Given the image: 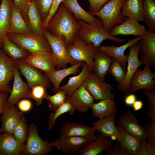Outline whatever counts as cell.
<instances>
[{"instance_id": "ffe728a7", "label": "cell", "mask_w": 155, "mask_h": 155, "mask_svg": "<svg viewBox=\"0 0 155 155\" xmlns=\"http://www.w3.org/2000/svg\"><path fill=\"white\" fill-rule=\"evenodd\" d=\"M118 126L128 133L141 140L146 139L143 127L131 111L128 110L119 118Z\"/></svg>"}, {"instance_id": "e575fe53", "label": "cell", "mask_w": 155, "mask_h": 155, "mask_svg": "<svg viewBox=\"0 0 155 155\" xmlns=\"http://www.w3.org/2000/svg\"><path fill=\"white\" fill-rule=\"evenodd\" d=\"M28 23L33 33L43 34L42 21L39 11L34 0L30 3L27 12Z\"/></svg>"}, {"instance_id": "f6af8a7d", "label": "cell", "mask_w": 155, "mask_h": 155, "mask_svg": "<svg viewBox=\"0 0 155 155\" xmlns=\"http://www.w3.org/2000/svg\"><path fill=\"white\" fill-rule=\"evenodd\" d=\"M146 139L155 146V120L146 123L143 127Z\"/></svg>"}, {"instance_id": "6f0895ef", "label": "cell", "mask_w": 155, "mask_h": 155, "mask_svg": "<svg viewBox=\"0 0 155 155\" xmlns=\"http://www.w3.org/2000/svg\"><path fill=\"white\" fill-rule=\"evenodd\" d=\"M1 45H2V44L0 43V47L1 46Z\"/></svg>"}, {"instance_id": "5b68a950", "label": "cell", "mask_w": 155, "mask_h": 155, "mask_svg": "<svg viewBox=\"0 0 155 155\" xmlns=\"http://www.w3.org/2000/svg\"><path fill=\"white\" fill-rule=\"evenodd\" d=\"M98 48L94 47L92 44H86L76 34L73 43L67 47V50L73 60L77 62H86L88 65L91 71L94 72V65L93 57Z\"/></svg>"}, {"instance_id": "60d3db41", "label": "cell", "mask_w": 155, "mask_h": 155, "mask_svg": "<svg viewBox=\"0 0 155 155\" xmlns=\"http://www.w3.org/2000/svg\"><path fill=\"white\" fill-rule=\"evenodd\" d=\"M26 120L23 116L20 122L15 127L13 135L19 142L25 144L28 133Z\"/></svg>"}, {"instance_id": "e0dca14e", "label": "cell", "mask_w": 155, "mask_h": 155, "mask_svg": "<svg viewBox=\"0 0 155 155\" xmlns=\"http://www.w3.org/2000/svg\"><path fill=\"white\" fill-rule=\"evenodd\" d=\"M14 61L0 49V92L9 93V84L14 77Z\"/></svg>"}, {"instance_id": "74e56055", "label": "cell", "mask_w": 155, "mask_h": 155, "mask_svg": "<svg viewBox=\"0 0 155 155\" xmlns=\"http://www.w3.org/2000/svg\"><path fill=\"white\" fill-rule=\"evenodd\" d=\"M75 110L67 98L65 101L50 115L48 122L49 129L51 130L53 128L57 118L61 115L66 113L72 115Z\"/></svg>"}, {"instance_id": "f546056e", "label": "cell", "mask_w": 155, "mask_h": 155, "mask_svg": "<svg viewBox=\"0 0 155 155\" xmlns=\"http://www.w3.org/2000/svg\"><path fill=\"white\" fill-rule=\"evenodd\" d=\"M93 116L99 119H103L115 113L117 107L114 98H106L93 103L91 108Z\"/></svg>"}, {"instance_id": "d590c367", "label": "cell", "mask_w": 155, "mask_h": 155, "mask_svg": "<svg viewBox=\"0 0 155 155\" xmlns=\"http://www.w3.org/2000/svg\"><path fill=\"white\" fill-rule=\"evenodd\" d=\"M117 127L121 140L120 145L129 155H135L139 149L141 140L129 134L118 125Z\"/></svg>"}, {"instance_id": "8d00e7d4", "label": "cell", "mask_w": 155, "mask_h": 155, "mask_svg": "<svg viewBox=\"0 0 155 155\" xmlns=\"http://www.w3.org/2000/svg\"><path fill=\"white\" fill-rule=\"evenodd\" d=\"M144 22L148 30H155V0H142Z\"/></svg>"}, {"instance_id": "11a10c76", "label": "cell", "mask_w": 155, "mask_h": 155, "mask_svg": "<svg viewBox=\"0 0 155 155\" xmlns=\"http://www.w3.org/2000/svg\"><path fill=\"white\" fill-rule=\"evenodd\" d=\"M147 155H155V146L148 141L147 145Z\"/></svg>"}, {"instance_id": "ab89813d", "label": "cell", "mask_w": 155, "mask_h": 155, "mask_svg": "<svg viewBox=\"0 0 155 155\" xmlns=\"http://www.w3.org/2000/svg\"><path fill=\"white\" fill-rule=\"evenodd\" d=\"M126 71L117 59L114 58L111 64L108 73L112 75L118 83L122 82L126 74Z\"/></svg>"}, {"instance_id": "1f68e13d", "label": "cell", "mask_w": 155, "mask_h": 155, "mask_svg": "<svg viewBox=\"0 0 155 155\" xmlns=\"http://www.w3.org/2000/svg\"><path fill=\"white\" fill-rule=\"evenodd\" d=\"M91 72L88 64L84 62L82 65V69L80 73L77 75L70 77L66 84L59 87L58 90H64L67 96L71 95L82 85L86 78Z\"/></svg>"}, {"instance_id": "7bdbcfd3", "label": "cell", "mask_w": 155, "mask_h": 155, "mask_svg": "<svg viewBox=\"0 0 155 155\" xmlns=\"http://www.w3.org/2000/svg\"><path fill=\"white\" fill-rule=\"evenodd\" d=\"M46 88V86L42 84L36 85L30 88V98L34 99L37 105H40L45 98L47 93Z\"/></svg>"}, {"instance_id": "ba28073f", "label": "cell", "mask_w": 155, "mask_h": 155, "mask_svg": "<svg viewBox=\"0 0 155 155\" xmlns=\"http://www.w3.org/2000/svg\"><path fill=\"white\" fill-rule=\"evenodd\" d=\"M23 153L29 155H44L52 150V146L47 140H42L39 136L37 127L33 123L30 125Z\"/></svg>"}, {"instance_id": "7402d4cb", "label": "cell", "mask_w": 155, "mask_h": 155, "mask_svg": "<svg viewBox=\"0 0 155 155\" xmlns=\"http://www.w3.org/2000/svg\"><path fill=\"white\" fill-rule=\"evenodd\" d=\"M2 114L0 133L13 134L15 127L24 116L23 113L18 111L14 106L6 105Z\"/></svg>"}, {"instance_id": "836d02e7", "label": "cell", "mask_w": 155, "mask_h": 155, "mask_svg": "<svg viewBox=\"0 0 155 155\" xmlns=\"http://www.w3.org/2000/svg\"><path fill=\"white\" fill-rule=\"evenodd\" d=\"M1 43L2 50L13 60L25 59L30 53L28 51L19 47L11 41L7 35L3 37Z\"/></svg>"}, {"instance_id": "cb8c5ba5", "label": "cell", "mask_w": 155, "mask_h": 155, "mask_svg": "<svg viewBox=\"0 0 155 155\" xmlns=\"http://www.w3.org/2000/svg\"><path fill=\"white\" fill-rule=\"evenodd\" d=\"M25 144L19 142L12 134H0V153L4 155H19L23 153Z\"/></svg>"}, {"instance_id": "d6a6232c", "label": "cell", "mask_w": 155, "mask_h": 155, "mask_svg": "<svg viewBox=\"0 0 155 155\" xmlns=\"http://www.w3.org/2000/svg\"><path fill=\"white\" fill-rule=\"evenodd\" d=\"M62 3L72 14L77 20H82L89 24L94 22L97 18L84 10L77 0H63Z\"/></svg>"}, {"instance_id": "6da1fadb", "label": "cell", "mask_w": 155, "mask_h": 155, "mask_svg": "<svg viewBox=\"0 0 155 155\" xmlns=\"http://www.w3.org/2000/svg\"><path fill=\"white\" fill-rule=\"evenodd\" d=\"M80 27L72 13L62 2L50 19L46 30L55 36L64 37L67 47L73 43Z\"/></svg>"}, {"instance_id": "d4e9b609", "label": "cell", "mask_w": 155, "mask_h": 155, "mask_svg": "<svg viewBox=\"0 0 155 155\" xmlns=\"http://www.w3.org/2000/svg\"><path fill=\"white\" fill-rule=\"evenodd\" d=\"M8 33L20 34L33 33L29 24L25 20L19 10L14 4L12 9Z\"/></svg>"}, {"instance_id": "8992f818", "label": "cell", "mask_w": 155, "mask_h": 155, "mask_svg": "<svg viewBox=\"0 0 155 155\" xmlns=\"http://www.w3.org/2000/svg\"><path fill=\"white\" fill-rule=\"evenodd\" d=\"M42 32L49 44L52 52L56 57V67L58 69L67 67L68 64L73 65L78 62L73 60L69 54L64 37L55 36L46 30L42 29Z\"/></svg>"}, {"instance_id": "52a82bcc", "label": "cell", "mask_w": 155, "mask_h": 155, "mask_svg": "<svg viewBox=\"0 0 155 155\" xmlns=\"http://www.w3.org/2000/svg\"><path fill=\"white\" fill-rule=\"evenodd\" d=\"M82 85L88 91L94 100H101L106 98H114L112 92V86L104 81L94 72H91Z\"/></svg>"}, {"instance_id": "f5cc1de1", "label": "cell", "mask_w": 155, "mask_h": 155, "mask_svg": "<svg viewBox=\"0 0 155 155\" xmlns=\"http://www.w3.org/2000/svg\"><path fill=\"white\" fill-rule=\"evenodd\" d=\"M148 141L146 139L141 140L139 149L135 155H147V145Z\"/></svg>"}, {"instance_id": "5bb4252c", "label": "cell", "mask_w": 155, "mask_h": 155, "mask_svg": "<svg viewBox=\"0 0 155 155\" xmlns=\"http://www.w3.org/2000/svg\"><path fill=\"white\" fill-rule=\"evenodd\" d=\"M155 79V73L149 67L145 65L143 69L138 68L131 79L129 93L142 89L154 90Z\"/></svg>"}, {"instance_id": "9c48e42d", "label": "cell", "mask_w": 155, "mask_h": 155, "mask_svg": "<svg viewBox=\"0 0 155 155\" xmlns=\"http://www.w3.org/2000/svg\"><path fill=\"white\" fill-rule=\"evenodd\" d=\"M24 60L40 71L44 72L45 74L55 70L57 65L56 57L52 52L40 51L30 53Z\"/></svg>"}, {"instance_id": "9a60e30c", "label": "cell", "mask_w": 155, "mask_h": 155, "mask_svg": "<svg viewBox=\"0 0 155 155\" xmlns=\"http://www.w3.org/2000/svg\"><path fill=\"white\" fill-rule=\"evenodd\" d=\"M96 131L94 126L89 127L82 124L67 121L61 128L59 138L69 136L80 137L92 141L98 138L95 134Z\"/></svg>"}, {"instance_id": "f907efd6", "label": "cell", "mask_w": 155, "mask_h": 155, "mask_svg": "<svg viewBox=\"0 0 155 155\" xmlns=\"http://www.w3.org/2000/svg\"><path fill=\"white\" fill-rule=\"evenodd\" d=\"M32 106L31 102L28 99H24L19 101L18 107L20 111L23 112H28L31 109Z\"/></svg>"}, {"instance_id": "8fae6325", "label": "cell", "mask_w": 155, "mask_h": 155, "mask_svg": "<svg viewBox=\"0 0 155 155\" xmlns=\"http://www.w3.org/2000/svg\"><path fill=\"white\" fill-rule=\"evenodd\" d=\"M19 73L26 78L30 88L36 85L42 84L47 88L51 87V82L49 78L43 75L41 71L32 67L23 59L14 60Z\"/></svg>"}, {"instance_id": "7dc6e473", "label": "cell", "mask_w": 155, "mask_h": 155, "mask_svg": "<svg viewBox=\"0 0 155 155\" xmlns=\"http://www.w3.org/2000/svg\"><path fill=\"white\" fill-rule=\"evenodd\" d=\"M63 0H53L49 14L45 20L43 22L42 29L46 30L48 24L50 19L57 11L59 5Z\"/></svg>"}, {"instance_id": "603a6c76", "label": "cell", "mask_w": 155, "mask_h": 155, "mask_svg": "<svg viewBox=\"0 0 155 155\" xmlns=\"http://www.w3.org/2000/svg\"><path fill=\"white\" fill-rule=\"evenodd\" d=\"M142 38V36H138L134 39H127L128 42L125 44L119 46L114 45H105L100 46L98 49L105 53L108 55L114 57L118 61L123 67L125 69L127 65V63L128 55L124 54L126 49L129 46L138 41Z\"/></svg>"}, {"instance_id": "4dcf8cb0", "label": "cell", "mask_w": 155, "mask_h": 155, "mask_svg": "<svg viewBox=\"0 0 155 155\" xmlns=\"http://www.w3.org/2000/svg\"><path fill=\"white\" fill-rule=\"evenodd\" d=\"M121 10L125 17L144 22L142 0H125L122 5Z\"/></svg>"}, {"instance_id": "7c38bea8", "label": "cell", "mask_w": 155, "mask_h": 155, "mask_svg": "<svg viewBox=\"0 0 155 155\" xmlns=\"http://www.w3.org/2000/svg\"><path fill=\"white\" fill-rule=\"evenodd\" d=\"M138 41L128 47L129 54L128 55L126 75L123 81L118 83L117 84L118 89L125 94L129 93L128 90L131 79L138 67L143 65L139 59V47Z\"/></svg>"}, {"instance_id": "9f6ffc18", "label": "cell", "mask_w": 155, "mask_h": 155, "mask_svg": "<svg viewBox=\"0 0 155 155\" xmlns=\"http://www.w3.org/2000/svg\"><path fill=\"white\" fill-rule=\"evenodd\" d=\"M143 105V102L140 100L135 101L132 105L133 110L137 111L141 109Z\"/></svg>"}, {"instance_id": "bcb514c9", "label": "cell", "mask_w": 155, "mask_h": 155, "mask_svg": "<svg viewBox=\"0 0 155 155\" xmlns=\"http://www.w3.org/2000/svg\"><path fill=\"white\" fill-rule=\"evenodd\" d=\"M13 0L14 5L18 9L25 20L28 23L27 12L29 4L32 0Z\"/></svg>"}, {"instance_id": "4316f807", "label": "cell", "mask_w": 155, "mask_h": 155, "mask_svg": "<svg viewBox=\"0 0 155 155\" xmlns=\"http://www.w3.org/2000/svg\"><path fill=\"white\" fill-rule=\"evenodd\" d=\"M97 136V139L90 142L77 155H97L107 150L113 145V140L111 139L100 134Z\"/></svg>"}, {"instance_id": "681fc988", "label": "cell", "mask_w": 155, "mask_h": 155, "mask_svg": "<svg viewBox=\"0 0 155 155\" xmlns=\"http://www.w3.org/2000/svg\"><path fill=\"white\" fill-rule=\"evenodd\" d=\"M107 151L105 154L107 155H129L127 152L119 145L117 141Z\"/></svg>"}, {"instance_id": "83f0119b", "label": "cell", "mask_w": 155, "mask_h": 155, "mask_svg": "<svg viewBox=\"0 0 155 155\" xmlns=\"http://www.w3.org/2000/svg\"><path fill=\"white\" fill-rule=\"evenodd\" d=\"M13 4V0H1L0 5V43L1 44L3 37L8 33Z\"/></svg>"}, {"instance_id": "f35d334b", "label": "cell", "mask_w": 155, "mask_h": 155, "mask_svg": "<svg viewBox=\"0 0 155 155\" xmlns=\"http://www.w3.org/2000/svg\"><path fill=\"white\" fill-rule=\"evenodd\" d=\"M67 96L65 91L59 90L52 96L47 93L45 99L48 102L49 110L54 112L65 101Z\"/></svg>"}, {"instance_id": "b9f144b4", "label": "cell", "mask_w": 155, "mask_h": 155, "mask_svg": "<svg viewBox=\"0 0 155 155\" xmlns=\"http://www.w3.org/2000/svg\"><path fill=\"white\" fill-rule=\"evenodd\" d=\"M143 92L148 100V104L144 110V114L152 119L155 120V91L144 89Z\"/></svg>"}, {"instance_id": "7a4b0ae2", "label": "cell", "mask_w": 155, "mask_h": 155, "mask_svg": "<svg viewBox=\"0 0 155 155\" xmlns=\"http://www.w3.org/2000/svg\"><path fill=\"white\" fill-rule=\"evenodd\" d=\"M78 21L80 27L76 35L87 44H92L94 47L99 48L101 43L107 39L120 43L125 41V39L112 36L105 30L102 27V21L100 18L91 24L81 20Z\"/></svg>"}, {"instance_id": "2e32d148", "label": "cell", "mask_w": 155, "mask_h": 155, "mask_svg": "<svg viewBox=\"0 0 155 155\" xmlns=\"http://www.w3.org/2000/svg\"><path fill=\"white\" fill-rule=\"evenodd\" d=\"M13 84L11 94L8 97L6 105L14 106L22 98H30V89L28 84L24 82L20 74L18 67L15 63L13 66Z\"/></svg>"}, {"instance_id": "4fadbf2b", "label": "cell", "mask_w": 155, "mask_h": 155, "mask_svg": "<svg viewBox=\"0 0 155 155\" xmlns=\"http://www.w3.org/2000/svg\"><path fill=\"white\" fill-rule=\"evenodd\" d=\"M90 142L85 137L69 136L55 140L50 143V144L66 155H77Z\"/></svg>"}, {"instance_id": "680465c9", "label": "cell", "mask_w": 155, "mask_h": 155, "mask_svg": "<svg viewBox=\"0 0 155 155\" xmlns=\"http://www.w3.org/2000/svg\"><path fill=\"white\" fill-rule=\"evenodd\" d=\"M0 155H2L0 153Z\"/></svg>"}, {"instance_id": "30bf717a", "label": "cell", "mask_w": 155, "mask_h": 155, "mask_svg": "<svg viewBox=\"0 0 155 155\" xmlns=\"http://www.w3.org/2000/svg\"><path fill=\"white\" fill-rule=\"evenodd\" d=\"M146 33L138 41L140 61L149 67H155V32L146 29Z\"/></svg>"}, {"instance_id": "c3c4849f", "label": "cell", "mask_w": 155, "mask_h": 155, "mask_svg": "<svg viewBox=\"0 0 155 155\" xmlns=\"http://www.w3.org/2000/svg\"><path fill=\"white\" fill-rule=\"evenodd\" d=\"M90 4L89 13H95L99 11L109 0H88Z\"/></svg>"}, {"instance_id": "ac0fdd59", "label": "cell", "mask_w": 155, "mask_h": 155, "mask_svg": "<svg viewBox=\"0 0 155 155\" xmlns=\"http://www.w3.org/2000/svg\"><path fill=\"white\" fill-rule=\"evenodd\" d=\"M146 29L138 21L125 17L124 21L121 24L115 26L109 33L115 36L119 35L142 36L146 33Z\"/></svg>"}, {"instance_id": "484cf974", "label": "cell", "mask_w": 155, "mask_h": 155, "mask_svg": "<svg viewBox=\"0 0 155 155\" xmlns=\"http://www.w3.org/2000/svg\"><path fill=\"white\" fill-rule=\"evenodd\" d=\"M84 61H80L71 66L57 70L55 69L52 72L45 74L46 76L50 80L53 85V90L55 93L57 92L60 85L63 80L66 77L71 74H75L78 72L79 68L82 66Z\"/></svg>"}, {"instance_id": "3957f363", "label": "cell", "mask_w": 155, "mask_h": 155, "mask_svg": "<svg viewBox=\"0 0 155 155\" xmlns=\"http://www.w3.org/2000/svg\"><path fill=\"white\" fill-rule=\"evenodd\" d=\"M125 0H109L98 12L90 13L100 18L103 22L104 29L108 33L115 25L121 24L124 20L125 16L121 9Z\"/></svg>"}, {"instance_id": "ee69618b", "label": "cell", "mask_w": 155, "mask_h": 155, "mask_svg": "<svg viewBox=\"0 0 155 155\" xmlns=\"http://www.w3.org/2000/svg\"><path fill=\"white\" fill-rule=\"evenodd\" d=\"M53 0H34L43 22L47 17Z\"/></svg>"}, {"instance_id": "44dd1931", "label": "cell", "mask_w": 155, "mask_h": 155, "mask_svg": "<svg viewBox=\"0 0 155 155\" xmlns=\"http://www.w3.org/2000/svg\"><path fill=\"white\" fill-rule=\"evenodd\" d=\"M73 108L81 113L88 111L94 103V99L88 91L81 86L67 96Z\"/></svg>"}, {"instance_id": "816d5d0a", "label": "cell", "mask_w": 155, "mask_h": 155, "mask_svg": "<svg viewBox=\"0 0 155 155\" xmlns=\"http://www.w3.org/2000/svg\"><path fill=\"white\" fill-rule=\"evenodd\" d=\"M7 93L0 92V114H2L5 107L8 98Z\"/></svg>"}, {"instance_id": "db71d44e", "label": "cell", "mask_w": 155, "mask_h": 155, "mask_svg": "<svg viewBox=\"0 0 155 155\" xmlns=\"http://www.w3.org/2000/svg\"><path fill=\"white\" fill-rule=\"evenodd\" d=\"M136 100V97L135 95L134 94H131L126 97L125 99V102L127 105L131 106Z\"/></svg>"}, {"instance_id": "d6986e66", "label": "cell", "mask_w": 155, "mask_h": 155, "mask_svg": "<svg viewBox=\"0 0 155 155\" xmlns=\"http://www.w3.org/2000/svg\"><path fill=\"white\" fill-rule=\"evenodd\" d=\"M115 113L92 123L96 131L103 136L112 140H117L120 144L121 140L117 126L116 125Z\"/></svg>"}, {"instance_id": "f1b7e54d", "label": "cell", "mask_w": 155, "mask_h": 155, "mask_svg": "<svg viewBox=\"0 0 155 155\" xmlns=\"http://www.w3.org/2000/svg\"><path fill=\"white\" fill-rule=\"evenodd\" d=\"M114 58L99 51L98 49L93 57L94 65V72L104 80Z\"/></svg>"}, {"instance_id": "277c9868", "label": "cell", "mask_w": 155, "mask_h": 155, "mask_svg": "<svg viewBox=\"0 0 155 155\" xmlns=\"http://www.w3.org/2000/svg\"><path fill=\"white\" fill-rule=\"evenodd\" d=\"M7 35L13 42L29 53L40 51L52 52L49 44L43 34L8 33Z\"/></svg>"}]
</instances>
